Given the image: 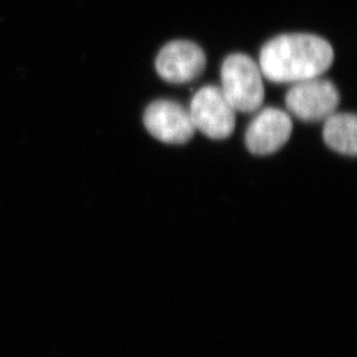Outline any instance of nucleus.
<instances>
[{
    "mask_svg": "<svg viewBox=\"0 0 357 357\" xmlns=\"http://www.w3.org/2000/svg\"><path fill=\"white\" fill-rule=\"evenodd\" d=\"M333 61V47L325 38L314 34H284L264 44L259 68L272 82L296 84L318 78Z\"/></svg>",
    "mask_w": 357,
    "mask_h": 357,
    "instance_id": "obj_1",
    "label": "nucleus"
},
{
    "mask_svg": "<svg viewBox=\"0 0 357 357\" xmlns=\"http://www.w3.org/2000/svg\"><path fill=\"white\" fill-rule=\"evenodd\" d=\"M221 84L235 112H255L265 98L261 72L256 61L248 54H229L221 66Z\"/></svg>",
    "mask_w": 357,
    "mask_h": 357,
    "instance_id": "obj_2",
    "label": "nucleus"
},
{
    "mask_svg": "<svg viewBox=\"0 0 357 357\" xmlns=\"http://www.w3.org/2000/svg\"><path fill=\"white\" fill-rule=\"evenodd\" d=\"M190 116L196 130L215 140L229 138L236 125V114L221 88L205 86L193 96Z\"/></svg>",
    "mask_w": 357,
    "mask_h": 357,
    "instance_id": "obj_3",
    "label": "nucleus"
},
{
    "mask_svg": "<svg viewBox=\"0 0 357 357\" xmlns=\"http://www.w3.org/2000/svg\"><path fill=\"white\" fill-rule=\"evenodd\" d=\"M340 94L333 82L309 79L294 84L286 94V105L294 116L303 121H320L337 112Z\"/></svg>",
    "mask_w": 357,
    "mask_h": 357,
    "instance_id": "obj_4",
    "label": "nucleus"
},
{
    "mask_svg": "<svg viewBox=\"0 0 357 357\" xmlns=\"http://www.w3.org/2000/svg\"><path fill=\"white\" fill-rule=\"evenodd\" d=\"M144 124L154 138L169 145L186 144L196 133L190 112L170 100L151 103L144 114Z\"/></svg>",
    "mask_w": 357,
    "mask_h": 357,
    "instance_id": "obj_5",
    "label": "nucleus"
},
{
    "mask_svg": "<svg viewBox=\"0 0 357 357\" xmlns=\"http://www.w3.org/2000/svg\"><path fill=\"white\" fill-rule=\"evenodd\" d=\"M206 63L205 52L198 44L190 40H172L160 50L155 68L163 80L186 84L204 73Z\"/></svg>",
    "mask_w": 357,
    "mask_h": 357,
    "instance_id": "obj_6",
    "label": "nucleus"
},
{
    "mask_svg": "<svg viewBox=\"0 0 357 357\" xmlns=\"http://www.w3.org/2000/svg\"><path fill=\"white\" fill-rule=\"evenodd\" d=\"M293 121L281 109L266 108L250 123L245 133V145L255 155H270L278 152L289 140Z\"/></svg>",
    "mask_w": 357,
    "mask_h": 357,
    "instance_id": "obj_7",
    "label": "nucleus"
},
{
    "mask_svg": "<svg viewBox=\"0 0 357 357\" xmlns=\"http://www.w3.org/2000/svg\"><path fill=\"white\" fill-rule=\"evenodd\" d=\"M357 119L355 114L334 112L325 119L324 142L334 152L342 155L356 156Z\"/></svg>",
    "mask_w": 357,
    "mask_h": 357,
    "instance_id": "obj_8",
    "label": "nucleus"
}]
</instances>
